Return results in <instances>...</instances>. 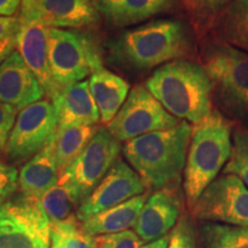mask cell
Listing matches in <instances>:
<instances>
[{"instance_id": "cell-1", "label": "cell", "mask_w": 248, "mask_h": 248, "mask_svg": "<svg viewBox=\"0 0 248 248\" xmlns=\"http://www.w3.org/2000/svg\"><path fill=\"white\" fill-rule=\"evenodd\" d=\"M106 46L108 58L115 64L146 70L186 57L193 43L184 23L161 18L122 31L108 40Z\"/></svg>"}, {"instance_id": "cell-2", "label": "cell", "mask_w": 248, "mask_h": 248, "mask_svg": "<svg viewBox=\"0 0 248 248\" xmlns=\"http://www.w3.org/2000/svg\"><path fill=\"white\" fill-rule=\"evenodd\" d=\"M192 128L181 121L173 128L154 131L126 141L123 154L147 188H176L184 173Z\"/></svg>"}, {"instance_id": "cell-3", "label": "cell", "mask_w": 248, "mask_h": 248, "mask_svg": "<svg viewBox=\"0 0 248 248\" xmlns=\"http://www.w3.org/2000/svg\"><path fill=\"white\" fill-rule=\"evenodd\" d=\"M145 86L178 120L198 124L213 111V83L197 62H168L154 71Z\"/></svg>"}, {"instance_id": "cell-4", "label": "cell", "mask_w": 248, "mask_h": 248, "mask_svg": "<svg viewBox=\"0 0 248 248\" xmlns=\"http://www.w3.org/2000/svg\"><path fill=\"white\" fill-rule=\"evenodd\" d=\"M232 129L233 122L218 110H213L192 128L183 182L188 210L230 159Z\"/></svg>"}, {"instance_id": "cell-5", "label": "cell", "mask_w": 248, "mask_h": 248, "mask_svg": "<svg viewBox=\"0 0 248 248\" xmlns=\"http://www.w3.org/2000/svg\"><path fill=\"white\" fill-rule=\"evenodd\" d=\"M202 66L213 83V98L226 116L248 124V54L213 40Z\"/></svg>"}, {"instance_id": "cell-6", "label": "cell", "mask_w": 248, "mask_h": 248, "mask_svg": "<svg viewBox=\"0 0 248 248\" xmlns=\"http://www.w3.org/2000/svg\"><path fill=\"white\" fill-rule=\"evenodd\" d=\"M48 60L60 89L82 82L104 68L97 43L88 33L73 29L48 28Z\"/></svg>"}, {"instance_id": "cell-7", "label": "cell", "mask_w": 248, "mask_h": 248, "mask_svg": "<svg viewBox=\"0 0 248 248\" xmlns=\"http://www.w3.org/2000/svg\"><path fill=\"white\" fill-rule=\"evenodd\" d=\"M122 145L107 128L98 129L94 137L60 176L76 208L99 185L111 167L120 159Z\"/></svg>"}, {"instance_id": "cell-8", "label": "cell", "mask_w": 248, "mask_h": 248, "mask_svg": "<svg viewBox=\"0 0 248 248\" xmlns=\"http://www.w3.org/2000/svg\"><path fill=\"white\" fill-rule=\"evenodd\" d=\"M51 222L38 198L18 194L0 206V248H49Z\"/></svg>"}, {"instance_id": "cell-9", "label": "cell", "mask_w": 248, "mask_h": 248, "mask_svg": "<svg viewBox=\"0 0 248 248\" xmlns=\"http://www.w3.org/2000/svg\"><path fill=\"white\" fill-rule=\"evenodd\" d=\"M181 123L164 108L144 84L131 89L115 117L108 123V131L120 141H129L147 133L173 128Z\"/></svg>"}, {"instance_id": "cell-10", "label": "cell", "mask_w": 248, "mask_h": 248, "mask_svg": "<svg viewBox=\"0 0 248 248\" xmlns=\"http://www.w3.org/2000/svg\"><path fill=\"white\" fill-rule=\"evenodd\" d=\"M192 218L248 228V188L239 177L223 173L207 186L190 209Z\"/></svg>"}, {"instance_id": "cell-11", "label": "cell", "mask_w": 248, "mask_h": 248, "mask_svg": "<svg viewBox=\"0 0 248 248\" xmlns=\"http://www.w3.org/2000/svg\"><path fill=\"white\" fill-rule=\"evenodd\" d=\"M58 128L57 114L48 100H39L23 108L9 135L6 156L16 164L29 161L53 140Z\"/></svg>"}, {"instance_id": "cell-12", "label": "cell", "mask_w": 248, "mask_h": 248, "mask_svg": "<svg viewBox=\"0 0 248 248\" xmlns=\"http://www.w3.org/2000/svg\"><path fill=\"white\" fill-rule=\"evenodd\" d=\"M20 22L57 29H80L95 26L100 13L93 0H22Z\"/></svg>"}, {"instance_id": "cell-13", "label": "cell", "mask_w": 248, "mask_h": 248, "mask_svg": "<svg viewBox=\"0 0 248 248\" xmlns=\"http://www.w3.org/2000/svg\"><path fill=\"white\" fill-rule=\"evenodd\" d=\"M146 185L129 163L119 159L91 194L76 208V218L89 217L145 193Z\"/></svg>"}, {"instance_id": "cell-14", "label": "cell", "mask_w": 248, "mask_h": 248, "mask_svg": "<svg viewBox=\"0 0 248 248\" xmlns=\"http://www.w3.org/2000/svg\"><path fill=\"white\" fill-rule=\"evenodd\" d=\"M182 200L176 188H163L148 195L135 225L142 244L155 241L173 230L181 218Z\"/></svg>"}, {"instance_id": "cell-15", "label": "cell", "mask_w": 248, "mask_h": 248, "mask_svg": "<svg viewBox=\"0 0 248 248\" xmlns=\"http://www.w3.org/2000/svg\"><path fill=\"white\" fill-rule=\"evenodd\" d=\"M44 90L17 51L0 64V101L22 110L42 100Z\"/></svg>"}, {"instance_id": "cell-16", "label": "cell", "mask_w": 248, "mask_h": 248, "mask_svg": "<svg viewBox=\"0 0 248 248\" xmlns=\"http://www.w3.org/2000/svg\"><path fill=\"white\" fill-rule=\"evenodd\" d=\"M16 51L36 76L45 95L53 99L60 88L54 82L48 60V28L40 24H23L16 35Z\"/></svg>"}, {"instance_id": "cell-17", "label": "cell", "mask_w": 248, "mask_h": 248, "mask_svg": "<svg viewBox=\"0 0 248 248\" xmlns=\"http://www.w3.org/2000/svg\"><path fill=\"white\" fill-rule=\"evenodd\" d=\"M59 125L89 126L100 122V114L88 80L61 89L52 99Z\"/></svg>"}, {"instance_id": "cell-18", "label": "cell", "mask_w": 248, "mask_h": 248, "mask_svg": "<svg viewBox=\"0 0 248 248\" xmlns=\"http://www.w3.org/2000/svg\"><path fill=\"white\" fill-rule=\"evenodd\" d=\"M60 171L52 141L44 150L27 161L18 172V191L27 197L40 198L59 183Z\"/></svg>"}, {"instance_id": "cell-19", "label": "cell", "mask_w": 248, "mask_h": 248, "mask_svg": "<svg viewBox=\"0 0 248 248\" xmlns=\"http://www.w3.org/2000/svg\"><path fill=\"white\" fill-rule=\"evenodd\" d=\"M147 198L148 194L144 193L119 206L95 214L84 222H80L82 229L92 237L128 231L135 228Z\"/></svg>"}, {"instance_id": "cell-20", "label": "cell", "mask_w": 248, "mask_h": 248, "mask_svg": "<svg viewBox=\"0 0 248 248\" xmlns=\"http://www.w3.org/2000/svg\"><path fill=\"white\" fill-rule=\"evenodd\" d=\"M89 86L97 104L101 122L108 124L128 98L129 84L122 77L101 68L90 76Z\"/></svg>"}, {"instance_id": "cell-21", "label": "cell", "mask_w": 248, "mask_h": 248, "mask_svg": "<svg viewBox=\"0 0 248 248\" xmlns=\"http://www.w3.org/2000/svg\"><path fill=\"white\" fill-rule=\"evenodd\" d=\"M214 40L248 54V0H234L214 21Z\"/></svg>"}, {"instance_id": "cell-22", "label": "cell", "mask_w": 248, "mask_h": 248, "mask_svg": "<svg viewBox=\"0 0 248 248\" xmlns=\"http://www.w3.org/2000/svg\"><path fill=\"white\" fill-rule=\"evenodd\" d=\"M98 129L94 125L89 126H64L59 125L55 137L52 140L54 156L60 176L74 162L82 151L88 146L94 137Z\"/></svg>"}, {"instance_id": "cell-23", "label": "cell", "mask_w": 248, "mask_h": 248, "mask_svg": "<svg viewBox=\"0 0 248 248\" xmlns=\"http://www.w3.org/2000/svg\"><path fill=\"white\" fill-rule=\"evenodd\" d=\"M198 238L202 248H248V228L206 222Z\"/></svg>"}, {"instance_id": "cell-24", "label": "cell", "mask_w": 248, "mask_h": 248, "mask_svg": "<svg viewBox=\"0 0 248 248\" xmlns=\"http://www.w3.org/2000/svg\"><path fill=\"white\" fill-rule=\"evenodd\" d=\"M51 238L57 240L62 248H97L94 238L83 230L76 215L67 221L52 223Z\"/></svg>"}, {"instance_id": "cell-25", "label": "cell", "mask_w": 248, "mask_h": 248, "mask_svg": "<svg viewBox=\"0 0 248 248\" xmlns=\"http://www.w3.org/2000/svg\"><path fill=\"white\" fill-rule=\"evenodd\" d=\"M40 202L51 224L67 221L70 217L75 216L74 207H76V204L69 192L61 183H58L53 187L49 188L40 198Z\"/></svg>"}, {"instance_id": "cell-26", "label": "cell", "mask_w": 248, "mask_h": 248, "mask_svg": "<svg viewBox=\"0 0 248 248\" xmlns=\"http://www.w3.org/2000/svg\"><path fill=\"white\" fill-rule=\"evenodd\" d=\"M194 26L200 31H209L214 21L234 0H181Z\"/></svg>"}, {"instance_id": "cell-27", "label": "cell", "mask_w": 248, "mask_h": 248, "mask_svg": "<svg viewBox=\"0 0 248 248\" xmlns=\"http://www.w3.org/2000/svg\"><path fill=\"white\" fill-rule=\"evenodd\" d=\"M171 6L172 0H125L117 27H128L142 22L154 15L167 12Z\"/></svg>"}, {"instance_id": "cell-28", "label": "cell", "mask_w": 248, "mask_h": 248, "mask_svg": "<svg viewBox=\"0 0 248 248\" xmlns=\"http://www.w3.org/2000/svg\"><path fill=\"white\" fill-rule=\"evenodd\" d=\"M223 173L239 177L248 186V130L237 126L233 132L231 156Z\"/></svg>"}, {"instance_id": "cell-29", "label": "cell", "mask_w": 248, "mask_h": 248, "mask_svg": "<svg viewBox=\"0 0 248 248\" xmlns=\"http://www.w3.org/2000/svg\"><path fill=\"white\" fill-rule=\"evenodd\" d=\"M168 248H198V233L191 216H181L177 225L170 232Z\"/></svg>"}, {"instance_id": "cell-30", "label": "cell", "mask_w": 248, "mask_h": 248, "mask_svg": "<svg viewBox=\"0 0 248 248\" xmlns=\"http://www.w3.org/2000/svg\"><path fill=\"white\" fill-rule=\"evenodd\" d=\"M93 238L97 248H140L144 245L135 231L130 230Z\"/></svg>"}, {"instance_id": "cell-31", "label": "cell", "mask_w": 248, "mask_h": 248, "mask_svg": "<svg viewBox=\"0 0 248 248\" xmlns=\"http://www.w3.org/2000/svg\"><path fill=\"white\" fill-rule=\"evenodd\" d=\"M18 190V172L16 168L0 161V206L14 197Z\"/></svg>"}, {"instance_id": "cell-32", "label": "cell", "mask_w": 248, "mask_h": 248, "mask_svg": "<svg viewBox=\"0 0 248 248\" xmlns=\"http://www.w3.org/2000/svg\"><path fill=\"white\" fill-rule=\"evenodd\" d=\"M17 117V109L0 101V155L6 153L9 135Z\"/></svg>"}, {"instance_id": "cell-33", "label": "cell", "mask_w": 248, "mask_h": 248, "mask_svg": "<svg viewBox=\"0 0 248 248\" xmlns=\"http://www.w3.org/2000/svg\"><path fill=\"white\" fill-rule=\"evenodd\" d=\"M100 15H104L108 23L117 27L122 16L125 0H93Z\"/></svg>"}, {"instance_id": "cell-34", "label": "cell", "mask_w": 248, "mask_h": 248, "mask_svg": "<svg viewBox=\"0 0 248 248\" xmlns=\"http://www.w3.org/2000/svg\"><path fill=\"white\" fill-rule=\"evenodd\" d=\"M21 29L18 16H0V42L16 37Z\"/></svg>"}, {"instance_id": "cell-35", "label": "cell", "mask_w": 248, "mask_h": 248, "mask_svg": "<svg viewBox=\"0 0 248 248\" xmlns=\"http://www.w3.org/2000/svg\"><path fill=\"white\" fill-rule=\"evenodd\" d=\"M22 0H0V16H13L21 7Z\"/></svg>"}, {"instance_id": "cell-36", "label": "cell", "mask_w": 248, "mask_h": 248, "mask_svg": "<svg viewBox=\"0 0 248 248\" xmlns=\"http://www.w3.org/2000/svg\"><path fill=\"white\" fill-rule=\"evenodd\" d=\"M15 47H16V37L0 42V64L13 53Z\"/></svg>"}, {"instance_id": "cell-37", "label": "cell", "mask_w": 248, "mask_h": 248, "mask_svg": "<svg viewBox=\"0 0 248 248\" xmlns=\"http://www.w3.org/2000/svg\"><path fill=\"white\" fill-rule=\"evenodd\" d=\"M169 240H170V233L164 235L162 238H160V239L152 241V243L144 244L140 248H168Z\"/></svg>"}, {"instance_id": "cell-38", "label": "cell", "mask_w": 248, "mask_h": 248, "mask_svg": "<svg viewBox=\"0 0 248 248\" xmlns=\"http://www.w3.org/2000/svg\"><path fill=\"white\" fill-rule=\"evenodd\" d=\"M49 248H62V247L57 240L53 239V238H51V247H49Z\"/></svg>"}]
</instances>
